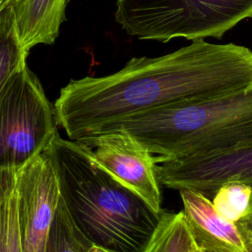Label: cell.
I'll return each instance as SVG.
<instances>
[{
	"instance_id": "6da1fadb",
	"label": "cell",
	"mask_w": 252,
	"mask_h": 252,
	"mask_svg": "<svg viewBox=\"0 0 252 252\" xmlns=\"http://www.w3.org/2000/svg\"><path fill=\"white\" fill-rule=\"evenodd\" d=\"M252 87V50L235 43L192 41L158 57H133L106 76L71 80L53 107L69 140L107 132L122 119L203 102Z\"/></svg>"
},
{
	"instance_id": "7a4b0ae2",
	"label": "cell",
	"mask_w": 252,
	"mask_h": 252,
	"mask_svg": "<svg viewBox=\"0 0 252 252\" xmlns=\"http://www.w3.org/2000/svg\"><path fill=\"white\" fill-rule=\"evenodd\" d=\"M46 151L60 196L82 235L110 252H143L161 213L101 168L86 146L58 134Z\"/></svg>"
},
{
	"instance_id": "3957f363",
	"label": "cell",
	"mask_w": 252,
	"mask_h": 252,
	"mask_svg": "<svg viewBox=\"0 0 252 252\" xmlns=\"http://www.w3.org/2000/svg\"><path fill=\"white\" fill-rule=\"evenodd\" d=\"M124 130L161 160L198 158L252 145V87L229 95L122 119ZM104 134V133H103Z\"/></svg>"
},
{
	"instance_id": "277c9868",
	"label": "cell",
	"mask_w": 252,
	"mask_h": 252,
	"mask_svg": "<svg viewBox=\"0 0 252 252\" xmlns=\"http://www.w3.org/2000/svg\"><path fill=\"white\" fill-rule=\"evenodd\" d=\"M252 18V0H117L115 21L141 40L214 37Z\"/></svg>"
},
{
	"instance_id": "5b68a950",
	"label": "cell",
	"mask_w": 252,
	"mask_h": 252,
	"mask_svg": "<svg viewBox=\"0 0 252 252\" xmlns=\"http://www.w3.org/2000/svg\"><path fill=\"white\" fill-rule=\"evenodd\" d=\"M58 135L54 107L27 65L0 93V168L18 170Z\"/></svg>"
},
{
	"instance_id": "8992f818",
	"label": "cell",
	"mask_w": 252,
	"mask_h": 252,
	"mask_svg": "<svg viewBox=\"0 0 252 252\" xmlns=\"http://www.w3.org/2000/svg\"><path fill=\"white\" fill-rule=\"evenodd\" d=\"M16 191L22 252H45L60 199L56 171L46 150L17 170Z\"/></svg>"
},
{
	"instance_id": "52a82bcc",
	"label": "cell",
	"mask_w": 252,
	"mask_h": 252,
	"mask_svg": "<svg viewBox=\"0 0 252 252\" xmlns=\"http://www.w3.org/2000/svg\"><path fill=\"white\" fill-rule=\"evenodd\" d=\"M77 143L86 146L91 158L114 179L138 195L156 213H161L157 157L130 133L112 131Z\"/></svg>"
},
{
	"instance_id": "ba28073f",
	"label": "cell",
	"mask_w": 252,
	"mask_h": 252,
	"mask_svg": "<svg viewBox=\"0 0 252 252\" xmlns=\"http://www.w3.org/2000/svg\"><path fill=\"white\" fill-rule=\"evenodd\" d=\"M157 175L166 188L190 189L209 198L227 181H240L252 188V145L198 158L161 160Z\"/></svg>"
},
{
	"instance_id": "9c48e42d",
	"label": "cell",
	"mask_w": 252,
	"mask_h": 252,
	"mask_svg": "<svg viewBox=\"0 0 252 252\" xmlns=\"http://www.w3.org/2000/svg\"><path fill=\"white\" fill-rule=\"evenodd\" d=\"M178 192L182 213L199 248L207 252H250L236 222L220 217L208 196L190 189Z\"/></svg>"
},
{
	"instance_id": "30bf717a",
	"label": "cell",
	"mask_w": 252,
	"mask_h": 252,
	"mask_svg": "<svg viewBox=\"0 0 252 252\" xmlns=\"http://www.w3.org/2000/svg\"><path fill=\"white\" fill-rule=\"evenodd\" d=\"M67 0H11L15 27L27 51L37 44H51L65 21Z\"/></svg>"
},
{
	"instance_id": "8fae6325",
	"label": "cell",
	"mask_w": 252,
	"mask_h": 252,
	"mask_svg": "<svg viewBox=\"0 0 252 252\" xmlns=\"http://www.w3.org/2000/svg\"><path fill=\"white\" fill-rule=\"evenodd\" d=\"M197 247L182 211L169 213L162 210L143 252H195Z\"/></svg>"
},
{
	"instance_id": "7c38bea8",
	"label": "cell",
	"mask_w": 252,
	"mask_h": 252,
	"mask_svg": "<svg viewBox=\"0 0 252 252\" xmlns=\"http://www.w3.org/2000/svg\"><path fill=\"white\" fill-rule=\"evenodd\" d=\"M29 54L20 41L9 5L0 11V93L10 78L26 64Z\"/></svg>"
},
{
	"instance_id": "4fadbf2b",
	"label": "cell",
	"mask_w": 252,
	"mask_h": 252,
	"mask_svg": "<svg viewBox=\"0 0 252 252\" xmlns=\"http://www.w3.org/2000/svg\"><path fill=\"white\" fill-rule=\"evenodd\" d=\"M91 245L74 225L60 196L45 252H86Z\"/></svg>"
},
{
	"instance_id": "5bb4252c",
	"label": "cell",
	"mask_w": 252,
	"mask_h": 252,
	"mask_svg": "<svg viewBox=\"0 0 252 252\" xmlns=\"http://www.w3.org/2000/svg\"><path fill=\"white\" fill-rule=\"evenodd\" d=\"M216 212L232 222H237L248 212L252 197V188L240 181L222 183L212 196Z\"/></svg>"
},
{
	"instance_id": "9a60e30c",
	"label": "cell",
	"mask_w": 252,
	"mask_h": 252,
	"mask_svg": "<svg viewBox=\"0 0 252 252\" xmlns=\"http://www.w3.org/2000/svg\"><path fill=\"white\" fill-rule=\"evenodd\" d=\"M0 252H22L17 213V191L0 204Z\"/></svg>"
},
{
	"instance_id": "2e32d148",
	"label": "cell",
	"mask_w": 252,
	"mask_h": 252,
	"mask_svg": "<svg viewBox=\"0 0 252 252\" xmlns=\"http://www.w3.org/2000/svg\"><path fill=\"white\" fill-rule=\"evenodd\" d=\"M17 170L0 168V204L16 187Z\"/></svg>"
},
{
	"instance_id": "e0dca14e",
	"label": "cell",
	"mask_w": 252,
	"mask_h": 252,
	"mask_svg": "<svg viewBox=\"0 0 252 252\" xmlns=\"http://www.w3.org/2000/svg\"><path fill=\"white\" fill-rule=\"evenodd\" d=\"M250 252H252V197L247 214L236 222Z\"/></svg>"
},
{
	"instance_id": "ac0fdd59",
	"label": "cell",
	"mask_w": 252,
	"mask_h": 252,
	"mask_svg": "<svg viewBox=\"0 0 252 252\" xmlns=\"http://www.w3.org/2000/svg\"><path fill=\"white\" fill-rule=\"evenodd\" d=\"M86 252H110V251H108V250H106V249H104V248H102V247H99V246H96V245L92 244V245L88 248V250H87Z\"/></svg>"
},
{
	"instance_id": "d6986e66",
	"label": "cell",
	"mask_w": 252,
	"mask_h": 252,
	"mask_svg": "<svg viewBox=\"0 0 252 252\" xmlns=\"http://www.w3.org/2000/svg\"><path fill=\"white\" fill-rule=\"evenodd\" d=\"M11 0H0V11L10 3Z\"/></svg>"
},
{
	"instance_id": "ffe728a7",
	"label": "cell",
	"mask_w": 252,
	"mask_h": 252,
	"mask_svg": "<svg viewBox=\"0 0 252 252\" xmlns=\"http://www.w3.org/2000/svg\"><path fill=\"white\" fill-rule=\"evenodd\" d=\"M195 252H204V251H203V249H201V248L197 247V249H196V251H195Z\"/></svg>"
},
{
	"instance_id": "44dd1931",
	"label": "cell",
	"mask_w": 252,
	"mask_h": 252,
	"mask_svg": "<svg viewBox=\"0 0 252 252\" xmlns=\"http://www.w3.org/2000/svg\"><path fill=\"white\" fill-rule=\"evenodd\" d=\"M203 251H204V250H203ZM204 252H207V251H204Z\"/></svg>"
}]
</instances>
